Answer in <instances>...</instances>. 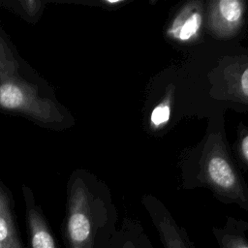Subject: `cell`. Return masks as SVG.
Instances as JSON below:
<instances>
[{"label": "cell", "mask_w": 248, "mask_h": 248, "mask_svg": "<svg viewBox=\"0 0 248 248\" xmlns=\"http://www.w3.org/2000/svg\"><path fill=\"white\" fill-rule=\"evenodd\" d=\"M241 89L245 95L248 96V68L243 72L240 79Z\"/></svg>", "instance_id": "obj_12"}, {"label": "cell", "mask_w": 248, "mask_h": 248, "mask_svg": "<svg viewBox=\"0 0 248 248\" xmlns=\"http://www.w3.org/2000/svg\"><path fill=\"white\" fill-rule=\"evenodd\" d=\"M26 212L31 248H57L55 239L40 209L26 196Z\"/></svg>", "instance_id": "obj_4"}, {"label": "cell", "mask_w": 248, "mask_h": 248, "mask_svg": "<svg viewBox=\"0 0 248 248\" xmlns=\"http://www.w3.org/2000/svg\"><path fill=\"white\" fill-rule=\"evenodd\" d=\"M243 13V5L236 0H222L218 2L216 19L218 26L224 29L234 28L241 19Z\"/></svg>", "instance_id": "obj_9"}, {"label": "cell", "mask_w": 248, "mask_h": 248, "mask_svg": "<svg viewBox=\"0 0 248 248\" xmlns=\"http://www.w3.org/2000/svg\"><path fill=\"white\" fill-rule=\"evenodd\" d=\"M116 232L104 210H95L81 189L73 192L66 220L68 248H108Z\"/></svg>", "instance_id": "obj_1"}, {"label": "cell", "mask_w": 248, "mask_h": 248, "mask_svg": "<svg viewBox=\"0 0 248 248\" xmlns=\"http://www.w3.org/2000/svg\"><path fill=\"white\" fill-rule=\"evenodd\" d=\"M241 151L244 158L248 161V135L244 137L241 141Z\"/></svg>", "instance_id": "obj_13"}, {"label": "cell", "mask_w": 248, "mask_h": 248, "mask_svg": "<svg viewBox=\"0 0 248 248\" xmlns=\"http://www.w3.org/2000/svg\"><path fill=\"white\" fill-rule=\"evenodd\" d=\"M0 248H24L16 227L10 202L0 188Z\"/></svg>", "instance_id": "obj_7"}, {"label": "cell", "mask_w": 248, "mask_h": 248, "mask_svg": "<svg viewBox=\"0 0 248 248\" xmlns=\"http://www.w3.org/2000/svg\"><path fill=\"white\" fill-rule=\"evenodd\" d=\"M202 22L201 14L197 11L183 12L173 22L170 32L181 41H187L196 35Z\"/></svg>", "instance_id": "obj_8"}, {"label": "cell", "mask_w": 248, "mask_h": 248, "mask_svg": "<svg viewBox=\"0 0 248 248\" xmlns=\"http://www.w3.org/2000/svg\"><path fill=\"white\" fill-rule=\"evenodd\" d=\"M149 213L164 248H196L186 231L177 225L164 207L157 204L149 206Z\"/></svg>", "instance_id": "obj_2"}, {"label": "cell", "mask_w": 248, "mask_h": 248, "mask_svg": "<svg viewBox=\"0 0 248 248\" xmlns=\"http://www.w3.org/2000/svg\"><path fill=\"white\" fill-rule=\"evenodd\" d=\"M108 248H156L143 229L136 223L125 222L116 230Z\"/></svg>", "instance_id": "obj_5"}, {"label": "cell", "mask_w": 248, "mask_h": 248, "mask_svg": "<svg viewBox=\"0 0 248 248\" xmlns=\"http://www.w3.org/2000/svg\"><path fill=\"white\" fill-rule=\"evenodd\" d=\"M170 118V107L167 104L157 106L151 112L150 120L155 126L166 123Z\"/></svg>", "instance_id": "obj_11"}, {"label": "cell", "mask_w": 248, "mask_h": 248, "mask_svg": "<svg viewBox=\"0 0 248 248\" xmlns=\"http://www.w3.org/2000/svg\"><path fill=\"white\" fill-rule=\"evenodd\" d=\"M207 172L215 186L228 193L229 197L236 200L241 205H246L247 200L240 193L236 176L225 158L221 156L211 157L207 164Z\"/></svg>", "instance_id": "obj_3"}, {"label": "cell", "mask_w": 248, "mask_h": 248, "mask_svg": "<svg viewBox=\"0 0 248 248\" xmlns=\"http://www.w3.org/2000/svg\"><path fill=\"white\" fill-rule=\"evenodd\" d=\"M26 102V95L20 86L9 81L0 84V107L18 109L25 107Z\"/></svg>", "instance_id": "obj_10"}, {"label": "cell", "mask_w": 248, "mask_h": 248, "mask_svg": "<svg viewBox=\"0 0 248 248\" xmlns=\"http://www.w3.org/2000/svg\"><path fill=\"white\" fill-rule=\"evenodd\" d=\"M247 224L228 220L222 228L213 229L217 248H248Z\"/></svg>", "instance_id": "obj_6"}]
</instances>
